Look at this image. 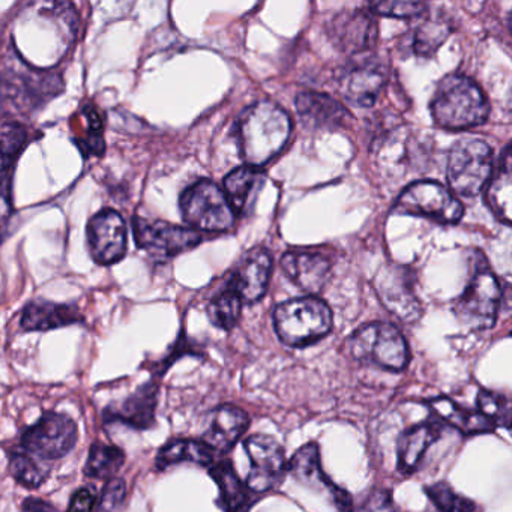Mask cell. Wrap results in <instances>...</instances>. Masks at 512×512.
I'll return each instance as SVG.
<instances>
[{
    "instance_id": "6da1fadb",
    "label": "cell",
    "mask_w": 512,
    "mask_h": 512,
    "mask_svg": "<svg viewBox=\"0 0 512 512\" xmlns=\"http://www.w3.org/2000/svg\"><path fill=\"white\" fill-rule=\"evenodd\" d=\"M292 133L289 115L271 101L247 107L236 121V139L247 166L257 167L283 151Z\"/></svg>"
},
{
    "instance_id": "7a4b0ae2",
    "label": "cell",
    "mask_w": 512,
    "mask_h": 512,
    "mask_svg": "<svg viewBox=\"0 0 512 512\" xmlns=\"http://www.w3.org/2000/svg\"><path fill=\"white\" fill-rule=\"evenodd\" d=\"M490 106L479 86L469 77L452 74L437 85L431 101V115L440 128L469 130L484 124Z\"/></svg>"
},
{
    "instance_id": "3957f363",
    "label": "cell",
    "mask_w": 512,
    "mask_h": 512,
    "mask_svg": "<svg viewBox=\"0 0 512 512\" xmlns=\"http://www.w3.org/2000/svg\"><path fill=\"white\" fill-rule=\"evenodd\" d=\"M275 331L287 346L305 347L331 332L332 311L316 296L292 299L274 311Z\"/></svg>"
},
{
    "instance_id": "277c9868",
    "label": "cell",
    "mask_w": 512,
    "mask_h": 512,
    "mask_svg": "<svg viewBox=\"0 0 512 512\" xmlns=\"http://www.w3.org/2000/svg\"><path fill=\"white\" fill-rule=\"evenodd\" d=\"M473 272L463 295L455 302V316L472 331L493 328L499 313L502 290L496 275L481 253L473 256Z\"/></svg>"
},
{
    "instance_id": "5b68a950",
    "label": "cell",
    "mask_w": 512,
    "mask_h": 512,
    "mask_svg": "<svg viewBox=\"0 0 512 512\" xmlns=\"http://www.w3.org/2000/svg\"><path fill=\"white\" fill-rule=\"evenodd\" d=\"M353 356L361 362L389 371H401L410 361L409 344L389 323L374 322L362 326L350 340Z\"/></svg>"
},
{
    "instance_id": "8992f818",
    "label": "cell",
    "mask_w": 512,
    "mask_h": 512,
    "mask_svg": "<svg viewBox=\"0 0 512 512\" xmlns=\"http://www.w3.org/2000/svg\"><path fill=\"white\" fill-rule=\"evenodd\" d=\"M491 173L493 152L482 140H460L449 152L446 178L454 193L464 197L476 196L484 190Z\"/></svg>"
},
{
    "instance_id": "52a82bcc",
    "label": "cell",
    "mask_w": 512,
    "mask_h": 512,
    "mask_svg": "<svg viewBox=\"0 0 512 512\" xmlns=\"http://www.w3.org/2000/svg\"><path fill=\"white\" fill-rule=\"evenodd\" d=\"M184 220L193 229L224 232L235 224V214L224 191L212 181H199L184 191L181 197Z\"/></svg>"
},
{
    "instance_id": "ba28073f",
    "label": "cell",
    "mask_w": 512,
    "mask_h": 512,
    "mask_svg": "<svg viewBox=\"0 0 512 512\" xmlns=\"http://www.w3.org/2000/svg\"><path fill=\"white\" fill-rule=\"evenodd\" d=\"M394 211L397 214L430 218L437 223L455 224L463 217L464 209L460 200L443 185L433 181H419L404 188L395 202Z\"/></svg>"
},
{
    "instance_id": "9c48e42d",
    "label": "cell",
    "mask_w": 512,
    "mask_h": 512,
    "mask_svg": "<svg viewBox=\"0 0 512 512\" xmlns=\"http://www.w3.org/2000/svg\"><path fill=\"white\" fill-rule=\"evenodd\" d=\"M77 425L70 416L49 412L25 431V452L40 460H59L76 446Z\"/></svg>"
},
{
    "instance_id": "30bf717a",
    "label": "cell",
    "mask_w": 512,
    "mask_h": 512,
    "mask_svg": "<svg viewBox=\"0 0 512 512\" xmlns=\"http://www.w3.org/2000/svg\"><path fill=\"white\" fill-rule=\"evenodd\" d=\"M244 448L251 461L245 484L250 493L274 490L287 472L286 452L281 443L265 434H253L245 439Z\"/></svg>"
},
{
    "instance_id": "8fae6325",
    "label": "cell",
    "mask_w": 512,
    "mask_h": 512,
    "mask_svg": "<svg viewBox=\"0 0 512 512\" xmlns=\"http://www.w3.org/2000/svg\"><path fill=\"white\" fill-rule=\"evenodd\" d=\"M89 250L95 262L113 265L127 253V226L113 209L98 212L88 224Z\"/></svg>"
},
{
    "instance_id": "7c38bea8",
    "label": "cell",
    "mask_w": 512,
    "mask_h": 512,
    "mask_svg": "<svg viewBox=\"0 0 512 512\" xmlns=\"http://www.w3.org/2000/svg\"><path fill=\"white\" fill-rule=\"evenodd\" d=\"M133 224L139 247L158 257L176 256L191 250L202 241V236L196 230L184 229L163 221L149 223L136 218Z\"/></svg>"
},
{
    "instance_id": "4fadbf2b",
    "label": "cell",
    "mask_w": 512,
    "mask_h": 512,
    "mask_svg": "<svg viewBox=\"0 0 512 512\" xmlns=\"http://www.w3.org/2000/svg\"><path fill=\"white\" fill-rule=\"evenodd\" d=\"M376 289L386 310L401 322L413 323L421 317V304L406 269L395 265L383 269L377 277Z\"/></svg>"
},
{
    "instance_id": "5bb4252c",
    "label": "cell",
    "mask_w": 512,
    "mask_h": 512,
    "mask_svg": "<svg viewBox=\"0 0 512 512\" xmlns=\"http://www.w3.org/2000/svg\"><path fill=\"white\" fill-rule=\"evenodd\" d=\"M272 259L263 248L247 251L230 275L227 286L242 304H254L263 298L271 277Z\"/></svg>"
},
{
    "instance_id": "9a60e30c",
    "label": "cell",
    "mask_w": 512,
    "mask_h": 512,
    "mask_svg": "<svg viewBox=\"0 0 512 512\" xmlns=\"http://www.w3.org/2000/svg\"><path fill=\"white\" fill-rule=\"evenodd\" d=\"M332 43L341 52L356 55L374 46L377 40V25L367 11H341L328 26Z\"/></svg>"
},
{
    "instance_id": "2e32d148",
    "label": "cell",
    "mask_w": 512,
    "mask_h": 512,
    "mask_svg": "<svg viewBox=\"0 0 512 512\" xmlns=\"http://www.w3.org/2000/svg\"><path fill=\"white\" fill-rule=\"evenodd\" d=\"M287 472H290V475L301 484L328 493L334 499V502L343 509V512H350L352 500H350L346 491L340 490L323 472L322 464H320L319 448H317L316 443H308V445L302 446L293 455L292 460L287 463Z\"/></svg>"
},
{
    "instance_id": "e0dca14e",
    "label": "cell",
    "mask_w": 512,
    "mask_h": 512,
    "mask_svg": "<svg viewBox=\"0 0 512 512\" xmlns=\"http://www.w3.org/2000/svg\"><path fill=\"white\" fill-rule=\"evenodd\" d=\"M386 83L382 65L374 61H361L344 71L340 91L347 101L359 107L373 106Z\"/></svg>"
},
{
    "instance_id": "ac0fdd59",
    "label": "cell",
    "mask_w": 512,
    "mask_h": 512,
    "mask_svg": "<svg viewBox=\"0 0 512 512\" xmlns=\"http://www.w3.org/2000/svg\"><path fill=\"white\" fill-rule=\"evenodd\" d=\"M281 266L292 283L311 295L320 292L331 277V260L316 251H290Z\"/></svg>"
},
{
    "instance_id": "d6986e66",
    "label": "cell",
    "mask_w": 512,
    "mask_h": 512,
    "mask_svg": "<svg viewBox=\"0 0 512 512\" xmlns=\"http://www.w3.org/2000/svg\"><path fill=\"white\" fill-rule=\"evenodd\" d=\"M250 425V416L241 407L224 404L209 415L203 442L217 452H229L244 436Z\"/></svg>"
},
{
    "instance_id": "ffe728a7",
    "label": "cell",
    "mask_w": 512,
    "mask_h": 512,
    "mask_svg": "<svg viewBox=\"0 0 512 512\" xmlns=\"http://www.w3.org/2000/svg\"><path fill=\"white\" fill-rule=\"evenodd\" d=\"M296 109L302 122L313 130H335L344 127L350 115L337 100L317 92H302L296 98Z\"/></svg>"
},
{
    "instance_id": "44dd1931",
    "label": "cell",
    "mask_w": 512,
    "mask_h": 512,
    "mask_svg": "<svg viewBox=\"0 0 512 512\" xmlns=\"http://www.w3.org/2000/svg\"><path fill=\"white\" fill-rule=\"evenodd\" d=\"M28 131L19 124L0 127V223L11 212V175L14 161L25 148Z\"/></svg>"
},
{
    "instance_id": "7402d4cb",
    "label": "cell",
    "mask_w": 512,
    "mask_h": 512,
    "mask_svg": "<svg viewBox=\"0 0 512 512\" xmlns=\"http://www.w3.org/2000/svg\"><path fill=\"white\" fill-rule=\"evenodd\" d=\"M263 184H265V173L257 167H241L226 176L224 196H226L235 217L236 214L245 215L250 212Z\"/></svg>"
},
{
    "instance_id": "603a6c76",
    "label": "cell",
    "mask_w": 512,
    "mask_h": 512,
    "mask_svg": "<svg viewBox=\"0 0 512 512\" xmlns=\"http://www.w3.org/2000/svg\"><path fill=\"white\" fill-rule=\"evenodd\" d=\"M442 433V425L437 422H422L404 431L398 440V470L403 475L415 472L427 449L436 442Z\"/></svg>"
},
{
    "instance_id": "cb8c5ba5",
    "label": "cell",
    "mask_w": 512,
    "mask_h": 512,
    "mask_svg": "<svg viewBox=\"0 0 512 512\" xmlns=\"http://www.w3.org/2000/svg\"><path fill=\"white\" fill-rule=\"evenodd\" d=\"M158 389L154 383L142 386L136 394L118 406L106 410V418L121 421L133 428H149L155 421Z\"/></svg>"
},
{
    "instance_id": "d4e9b609",
    "label": "cell",
    "mask_w": 512,
    "mask_h": 512,
    "mask_svg": "<svg viewBox=\"0 0 512 512\" xmlns=\"http://www.w3.org/2000/svg\"><path fill=\"white\" fill-rule=\"evenodd\" d=\"M485 187V199L491 211L503 224L509 226L512 205L511 146H506L499 167L491 173Z\"/></svg>"
},
{
    "instance_id": "484cf974",
    "label": "cell",
    "mask_w": 512,
    "mask_h": 512,
    "mask_svg": "<svg viewBox=\"0 0 512 512\" xmlns=\"http://www.w3.org/2000/svg\"><path fill=\"white\" fill-rule=\"evenodd\" d=\"M79 311L71 305L53 304L37 301L25 308L22 316V328L26 331H49L79 322Z\"/></svg>"
},
{
    "instance_id": "4316f807",
    "label": "cell",
    "mask_w": 512,
    "mask_h": 512,
    "mask_svg": "<svg viewBox=\"0 0 512 512\" xmlns=\"http://www.w3.org/2000/svg\"><path fill=\"white\" fill-rule=\"evenodd\" d=\"M428 406L437 416H440V419L448 422L463 434L490 433L496 428V425L484 418L478 410L461 407L460 404L449 400V398H434V400L428 401Z\"/></svg>"
},
{
    "instance_id": "83f0119b",
    "label": "cell",
    "mask_w": 512,
    "mask_h": 512,
    "mask_svg": "<svg viewBox=\"0 0 512 512\" xmlns=\"http://www.w3.org/2000/svg\"><path fill=\"white\" fill-rule=\"evenodd\" d=\"M181 463L208 467L214 463V451L203 440L179 439L167 443L157 455V467L164 470Z\"/></svg>"
},
{
    "instance_id": "f1b7e54d",
    "label": "cell",
    "mask_w": 512,
    "mask_h": 512,
    "mask_svg": "<svg viewBox=\"0 0 512 512\" xmlns=\"http://www.w3.org/2000/svg\"><path fill=\"white\" fill-rule=\"evenodd\" d=\"M211 476L220 488V497L227 512H247L250 490L241 481L230 461H220L211 467Z\"/></svg>"
},
{
    "instance_id": "f546056e",
    "label": "cell",
    "mask_w": 512,
    "mask_h": 512,
    "mask_svg": "<svg viewBox=\"0 0 512 512\" xmlns=\"http://www.w3.org/2000/svg\"><path fill=\"white\" fill-rule=\"evenodd\" d=\"M451 34V22L440 13L425 17L413 35V52L422 58L433 55Z\"/></svg>"
},
{
    "instance_id": "4dcf8cb0",
    "label": "cell",
    "mask_w": 512,
    "mask_h": 512,
    "mask_svg": "<svg viewBox=\"0 0 512 512\" xmlns=\"http://www.w3.org/2000/svg\"><path fill=\"white\" fill-rule=\"evenodd\" d=\"M125 455L121 449L104 443H94L89 451L85 473L91 478L106 479L116 475L124 466Z\"/></svg>"
},
{
    "instance_id": "1f68e13d",
    "label": "cell",
    "mask_w": 512,
    "mask_h": 512,
    "mask_svg": "<svg viewBox=\"0 0 512 512\" xmlns=\"http://www.w3.org/2000/svg\"><path fill=\"white\" fill-rule=\"evenodd\" d=\"M242 302L229 287L218 293L211 302H209L208 316L209 320L217 328L230 331L235 328L241 316Z\"/></svg>"
},
{
    "instance_id": "d6a6232c",
    "label": "cell",
    "mask_w": 512,
    "mask_h": 512,
    "mask_svg": "<svg viewBox=\"0 0 512 512\" xmlns=\"http://www.w3.org/2000/svg\"><path fill=\"white\" fill-rule=\"evenodd\" d=\"M10 472L19 484L28 488L40 487L49 476V469L38 458L25 451L14 452L10 461Z\"/></svg>"
},
{
    "instance_id": "836d02e7",
    "label": "cell",
    "mask_w": 512,
    "mask_h": 512,
    "mask_svg": "<svg viewBox=\"0 0 512 512\" xmlns=\"http://www.w3.org/2000/svg\"><path fill=\"white\" fill-rule=\"evenodd\" d=\"M478 412L496 427H511V403L499 392L481 389L478 394Z\"/></svg>"
},
{
    "instance_id": "e575fe53",
    "label": "cell",
    "mask_w": 512,
    "mask_h": 512,
    "mask_svg": "<svg viewBox=\"0 0 512 512\" xmlns=\"http://www.w3.org/2000/svg\"><path fill=\"white\" fill-rule=\"evenodd\" d=\"M425 493L440 512H475L476 505L472 500L458 494L445 482L425 487Z\"/></svg>"
},
{
    "instance_id": "d590c367",
    "label": "cell",
    "mask_w": 512,
    "mask_h": 512,
    "mask_svg": "<svg viewBox=\"0 0 512 512\" xmlns=\"http://www.w3.org/2000/svg\"><path fill=\"white\" fill-rule=\"evenodd\" d=\"M371 10L380 16L397 17V19H407V17H415L427 10V4L424 2H376L371 4Z\"/></svg>"
},
{
    "instance_id": "8d00e7d4",
    "label": "cell",
    "mask_w": 512,
    "mask_h": 512,
    "mask_svg": "<svg viewBox=\"0 0 512 512\" xmlns=\"http://www.w3.org/2000/svg\"><path fill=\"white\" fill-rule=\"evenodd\" d=\"M125 496H127V485H125L124 479H110L109 484L104 487L103 494H101L97 512H121Z\"/></svg>"
},
{
    "instance_id": "74e56055",
    "label": "cell",
    "mask_w": 512,
    "mask_h": 512,
    "mask_svg": "<svg viewBox=\"0 0 512 512\" xmlns=\"http://www.w3.org/2000/svg\"><path fill=\"white\" fill-rule=\"evenodd\" d=\"M361 512H398V509L395 508L388 490L376 488L368 494Z\"/></svg>"
},
{
    "instance_id": "f35d334b",
    "label": "cell",
    "mask_w": 512,
    "mask_h": 512,
    "mask_svg": "<svg viewBox=\"0 0 512 512\" xmlns=\"http://www.w3.org/2000/svg\"><path fill=\"white\" fill-rule=\"evenodd\" d=\"M95 502H97V494L94 490L88 487L79 488L73 494L68 512H92Z\"/></svg>"
},
{
    "instance_id": "ab89813d",
    "label": "cell",
    "mask_w": 512,
    "mask_h": 512,
    "mask_svg": "<svg viewBox=\"0 0 512 512\" xmlns=\"http://www.w3.org/2000/svg\"><path fill=\"white\" fill-rule=\"evenodd\" d=\"M23 512H58L55 506L50 505L49 502L43 499H37V497H31L26 499L23 503Z\"/></svg>"
}]
</instances>
